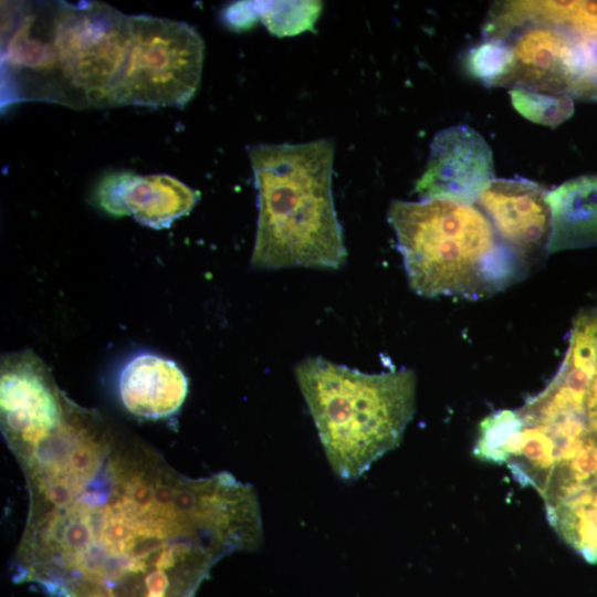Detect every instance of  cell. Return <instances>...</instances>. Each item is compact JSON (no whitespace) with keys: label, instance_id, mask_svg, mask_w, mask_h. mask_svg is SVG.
Listing matches in <instances>:
<instances>
[{"label":"cell","instance_id":"cell-1","mask_svg":"<svg viewBox=\"0 0 597 597\" xmlns=\"http://www.w3.org/2000/svg\"><path fill=\"white\" fill-rule=\"evenodd\" d=\"M15 459L30 500L13 579L51 597H195L220 558L260 545L250 484L228 472L187 478L97 411L62 421Z\"/></svg>","mask_w":597,"mask_h":597},{"label":"cell","instance_id":"cell-2","mask_svg":"<svg viewBox=\"0 0 597 597\" xmlns=\"http://www.w3.org/2000/svg\"><path fill=\"white\" fill-rule=\"evenodd\" d=\"M130 15L98 1L1 4V102L121 106Z\"/></svg>","mask_w":597,"mask_h":597},{"label":"cell","instance_id":"cell-3","mask_svg":"<svg viewBox=\"0 0 597 597\" xmlns=\"http://www.w3.org/2000/svg\"><path fill=\"white\" fill-rule=\"evenodd\" d=\"M332 139L249 148L258 191L255 269L341 268L347 256L337 219Z\"/></svg>","mask_w":597,"mask_h":597},{"label":"cell","instance_id":"cell-4","mask_svg":"<svg viewBox=\"0 0 597 597\" xmlns=\"http://www.w3.org/2000/svg\"><path fill=\"white\" fill-rule=\"evenodd\" d=\"M388 220L409 285L421 296L486 297L528 273L474 206L394 200Z\"/></svg>","mask_w":597,"mask_h":597},{"label":"cell","instance_id":"cell-5","mask_svg":"<svg viewBox=\"0 0 597 597\" xmlns=\"http://www.w3.org/2000/svg\"><path fill=\"white\" fill-rule=\"evenodd\" d=\"M295 375L337 476L356 480L399 446L416 410L413 370L365 374L310 357Z\"/></svg>","mask_w":597,"mask_h":597},{"label":"cell","instance_id":"cell-6","mask_svg":"<svg viewBox=\"0 0 597 597\" xmlns=\"http://www.w3.org/2000/svg\"><path fill=\"white\" fill-rule=\"evenodd\" d=\"M132 49L121 106L182 107L196 94L205 43L181 21L130 15Z\"/></svg>","mask_w":597,"mask_h":597},{"label":"cell","instance_id":"cell-7","mask_svg":"<svg viewBox=\"0 0 597 597\" xmlns=\"http://www.w3.org/2000/svg\"><path fill=\"white\" fill-rule=\"evenodd\" d=\"M494 179L492 150L468 125L439 130L415 190L421 200L441 199L473 206Z\"/></svg>","mask_w":597,"mask_h":597},{"label":"cell","instance_id":"cell-8","mask_svg":"<svg viewBox=\"0 0 597 597\" xmlns=\"http://www.w3.org/2000/svg\"><path fill=\"white\" fill-rule=\"evenodd\" d=\"M547 193L531 180L494 178L476 202L499 239L527 271L549 253L552 213Z\"/></svg>","mask_w":597,"mask_h":597},{"label":"cell","instance_id":"cell-9","mask_svg":"<svg viewBox=\"0 0 597 597\" xmlns=\"http://www.w3.org/2000/svg\"><path fill=\"white\" fill-rule=\"evenodd\" d=\"M93 198L112 216H133L144 226L161 229L187 214L198 193L166 174L138 176L117 171L98 182Z\"/></svg>","mask_w":597,"mask_h":597},{"label":"cell","instance_id":"cell-10","mask_svg":"<svg viewBox=\"0 0 597 597\" xmlns=\"http://www.w3.org/2000/svg\"><path fill=\"white\" fill-rule=\"evenodd\" d=\"M118 392L123 406L132 415L157 420L172 416L188 394V379L171 359L140 353L122 367Z\"/></svg>","mask_w":597,"mask_h":597},{"label":"cell","instance_id":"cell-11","mask_svg":"<svg viewBox=\"0 0 597 597\" xmlns=\"http://www.w3.org/2000/svg\"><path fill=\"white\" fill-rule=\"evenodd\" d=\"M552 213L548 252L597 245V174L569 179L547 193Z\"/></svg>","mask_w":597,"mask_h":597},{"label":"cell","instance_id":"cell-12","mask_svg":"<svg viewBox=\"0 0 597 597\" xmlns=\"http://www.w3.org/2000/svg\"><path fill=\"white\" fill-rule=\"evenodd\" d=\"M491 22L501 32L525 23L548 24L597 43V1H509L495 6Z\"/></svg>","mask_w":597,"mask_h":597},{"label":"cell","instance_id":"cell-13","mask_svg":"<svg viewBox=\"0 0 597 597\" xmlns=\"http://www.w3.org/2000/svg\"><path fill=\"white\" fill-rule=\"evenodd\" d=\"M558 536L587 563H597V483L546 509Z\"/></svg>","mask_w":597,"mask_h":597},{"label":"cell","instance_id":"cell-14","mask_svg":"<svg viewBox=\"0 0 597 597\" xmlns=\"http://www.w3.org/2000/svg\"><path fill=\"white\" fill-rule=\"evenodd\" d=\"M597 483V431L588 429L556 463L541 494L552 507L580 490Z\"/></svg>","mask_w":597,"mask_h":597},{"label":"cell","instance_id":"cell-15","mask_svg":"<svg viewBox=\"0 0 597 597\" xmlns=\"http://www.w3.org/2000/svg\"><path fill=\"white\" fill-rule=\"evenodd\" d=\"M596 370L597 303L577 314L566 355L554 378L587 394Z\"/></svg>","mask_w":597,"mask_h":597},{"label":"cell","instance_id":"cell-16","mask_svg":"<svg viewBox=\"0 0 597 597\" xmlns=\"http://www.w3.org/2000/svg\"><path fill=\"white\" fill-rule=\"evenodd\" d=\"M524 422L517 410H500L480 425L474 454L481 460L507 463L516 453Z\"/></svg>","mask_w":597,"mask_h":597},{"label":"cell","instance_id":"cell-17","mask_svg":"<svg viewBox=\"0 0 597 597\" xmlns=\"http://www.w3.org/2000/svg\"><path fill=\"white\" fill-rule=\"evenodd\" d=\"M513 106L527 119L554 127L567 119L574 111L573 97L546 93L512 90Z\"/></svg>","mask_w":597,"mask_h":597},{"label":"cell","instance_id":"cell-18","mask_svg":"<svg viewBox=\"0 0 597 597\" xmlns=\"http://www.w3.org/2000/svg\"><path fill=\"white\" fill-rule=\"evenodd\" d=\"M511 61L509 44L501 39H489L470 52L468 65L483 83L498 86L506 75Z\"/></svg>","mask_w":597,"mask_h":597},{"label":"cell","instance_id":"cell-19","mask_svg":"<svg viewBox=\"0 0 597 597\" xmlns=\"http://www.w3.org/2000/svg\"><path fill=\"white\" fill-rule=\"evenodd\" d=\"M586 417L588 427L597 431V370L593 377L587 392Z\"/></svg>","mask_w":597,"mask_h":597}]
</instances>
